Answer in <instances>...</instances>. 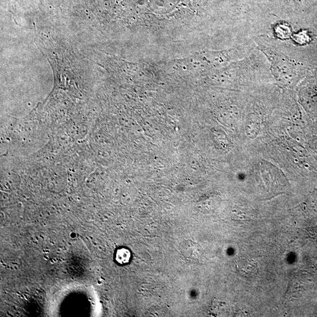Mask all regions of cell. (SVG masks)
Masks as SVG:
<instances>
[{"label": "cell", "mask_w": 317, "mask_h": 317, "mask_svg": "<svg viewBox=\"0 0 317 317\" xmlns=\"http://www.w3.org/2000/svg\"><path fill=\"white\" fill-rule=\"evenodd\" d=\"M131 253L126 249L118 250L116 254V260L121 264H126L130 262Z\"/></svg>", "instance_id": "obj_1"}, {"label": "cell", "mask_w": 317, "mask_h": 317, "mask_svg": "<svg viewBox=\"0 0 317 317\" xmlns=\"http://www.w3.org/2000/svg\"><path fill=\"white\" fill-rule=\"evenodd\" d=\"M297 4H299V3H304V2H308L310 0H296Z\"/></svg>", "instance_id": "obj_2"}]
</instances>
